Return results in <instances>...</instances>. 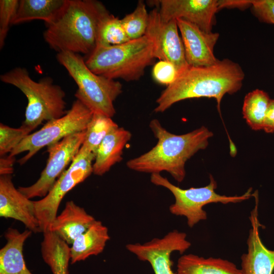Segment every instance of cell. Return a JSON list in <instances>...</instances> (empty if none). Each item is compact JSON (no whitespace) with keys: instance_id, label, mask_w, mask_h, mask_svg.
Here are the masks:
<instances>
[{"instance_id":"obj_1","label":"cell","mask_w":274,"mask_h":274,"mask_svg":"<svg viewBox=\"0 0 274 274\" xmlns=\"http://www.w3.org/2000/svg\"><path fill=\"white\" fill-rule=\"evenodd\" d=\"M245 74L240 65L229 59L202 67L189 66L179 73L176 80L161 93L156 100V113H162L174 104L186 99L215 98L220 113L224 95L238 91Z\"/></svg>"},{"instance_id":"obj_2","label":"cell","mask_w":274,"mask_h":274,"mask_svg":"<svg viewBox=\"0 0 274 274\" xmlns=\"http://www.w3.org/2000/svg\"><path fill=\"white\" fill-rule=\"evenodd\" d=\"M149 127L158 140L157 144L147 152L128 160L126 166L151 174L165 171L179 183L185 177L186 161L199 150L206 149L213 135L204 126L177 135L168 131L156 119L151 121Z\"/></svg>"},{"instance_id":"obj_3","label":"cell","mask_w":274,"mask_h":274,"mask_svg":"<svg viewBox=\"0 0 274 274\" xmlns=\"http://www.w3.org/2000/svg\"><path fill=\"white\" fill-rule=\"evenodd\" d=\"M109 13L98 1L67 0L58 18L46 25L44 39L58 53L68 51L86 56L95 48L99 24Z\"/></svg>"},{"instance_id":"obj_4","label":"cell","mask_w":274,"mask_h":274,"mask_svg":"<svg viewBox=\"0 0 274 274\" xmlns=\"http://www.w3.org/2000/svg\"><path fill=\"white\" fill-rule=\"evenodd\" d=\"M155 60L152 41L146 35L125 43L96 46L86 56L85 63L94 73L106 78L126 81L139 80L146 67Z\"/></svg>"},{"instance_id":"obj_5","label":"cell","mask_w":274,"mask_h":274,"mask_svg":"<svg viewBox=\"0 0 274 274\" xmlns=\"http://www.w3.org/2000/svg\"><path fill=\"white\" fill-rule=\"evenodd\" d=\"M1 80L18 88L27 99L23 127L32 132L44 121L59 118L66 113L65 93L46 77L34 81L24 67H17L0 76Z\"/></svg>"},{"instance_id":"obj_6","label":"cell","mask_w":274,"mask_h":274,"mask_svg":"<svg viewBox=\"0 0 274 274\" xmlns=\"http://www.w3.org/2000/svg\"><path fill=\"white\" fill-rule=\"evenodd\" d=\"M56 58L78 86L76 98L93 113L112 118L116 113L114 102L122 92L121 84L94 73L79 54L63 51Z\"/></svg>"},{"instance_id":"obj_7","label":"cell","mask_w":274,"mask_h":274,"mask_svg":"<svg viewBox=\"0 0 274 274\" xmlns=\"http://www.w3.org/2000/svg\"><path fill=\"white\" fill-rule=\"evenodd\" d=\"M150 180L153 184L163 187L172 192L175 201L169 207L170 213L176 216L185 217L190 228L194 227L200 221L207 219V213L203 209L204 206L212 203H238L253 196L252 188L239 196H226L217 193L215 192L217 183L211 175L208 185L185 189L173 184L160 174H152Z\"/></svg>"},{"instance_id":"obj_8","label":"cell","mask_w":274,"mask_h":274,"mask_svg":"<svg viewBox=\"0 0 274 274\" xmlns=\"http://www.w3.org/2000/svg\"><path fill=\"white\" fill-rule=\"evenodd\" d=\"M93 113L78 99L63 116L46 122L39 130L25 137L10 153L15 156L27 153L17 161L23 165L45 147L59 142L70 135L85 131Z\"/></svg>"},{"instance_id":"obj_9","label":"cell","mask_w":274,"mask_h":274,"mask_svg":"<svg viewBox=\"0 0 274 274\" xmlns=\"http://www.w3.org/2000/svg\"><path fill=\"white\" fill-rule=\"evenodd\" d=\"M96 155L81 147L68 167L58 178L46 196L33 201L35 214L42 232L49 230L57 216L64 196L93 173V161Z\"/></svg>"},{"instance_id":"obj_10","label":"cell","mask_w":274,"mask_h":274,"mask_svg":"<svg viewBox=\"0 0 274 274\" xmlns=\"http://www.w3.org/2000/svg\"><path fill=\"white\" fill-rule=\"evenodd\" d=\"M85 135V131L77 132L47 147L48 158L39 179L30 186L19 187L18 189L29 199L46 196L74 160Z\"/></svg>"},{"instance_id":"obj_11","label":"cell","mask_w":274,"mask_h":274,"mask_svg":"<svg viewBox=\"0 0 274 274\" xmlns=\"http://www.w3.org/2000/svg\"><path fill=\"white\" fill-rule=\"evenodd\" d=\"M149 14L145 35L153 43L155 59L172 62L180 73L189 65L186 59L184 45L178 33L176 20H163L157 8L151 11Z\"/></svg>"},{"instance_id":"obj_12","label":"cell","mask_w":274,"mask_h":274,"mask_svg":"<svg viewBox=\"0 0 274 274\" xmlns=\"http://www.w3.org/2000/svg\"><path fill=\"white\" fill-rule=\"evenodd\" d=\"M190 246L185 233L174 230L162 238H154L143 244H128L126 248L139 260L149 262L155 274H174L172 253L178 251L183 254Z\"/></svg>"},{"instance_id":"obj_13","label":"cell","mask_w":274,"mask_h":274,"mask_svg":"<svg viewBox=\"0 0 274 274\" xmlns=\"http://www.w3.org/2000/svg\"><path fill=\"white\" fill-rule=\"evenodd\" d=\"M151 3L157 6L163 20L184 19L207 32H212L215 14L220 9L218 0H159Z\"/></svg>"},{"instance_id":"obj_14","label":"cell","mask_w":274,"mask_h":274,"mask_svg":"<svg viewBox=\"0 0 274 274\" xmlns=\"http://www.w3.org/2000/svg\"><path fill=\"white\" fill-rule=\"evenodd\" d=\"M176 21L188 65L202 67L216 64L219 60L215 56L214 48L219 34L206 32L184 19H177Z\"/></svg>"},{"instance_id":"obj_15","label":"cell","mask_w":274,"mask_h":274,"mask_svg":"<svg viewBox=\"0 0 274 274\" xmlns=\"http://www.w3.org/2000/svg\"><path fill=\"white\" fill-rule=\"evenodd\" d=\"M255 205L249 217L251 228L247 244V252L241 257L242 274H272L274 270V250L267 249L263 244L259 234L261 226L258 219V196L253 194Z\"/></svg>"},{"instance_id":"obj_16","label":"cell","mask_w":274,"mask_h":274,"mask_svg":"<svg viewBox=\"0 0 274 274\" xmlns=\"http://www.w3.org/2000/svg\"><path fill=\"white\" fill-rule=\"evenodd\" d=\"M0 216L18 220L32 232H42L33 201L15 188L12 175H0Z\"/></svg>"},{"instance_id":"obj_17","label":"cell","mask_w":274,"mask_h":274,"mask_svg":"<svg viewBox=\"0 0 274 274\" xmlns=\"http://www.w3.org/2000/svg\"><path fill=\"white\" fill-rule=\"evenodd\" d=\"M96 219L73 200L65 203L64 209L57 215L49 230L55 233L68 245L86 231Z\"/></svg>"},{"instance_id":"obj_18","label":"cell","mask_w":274,"mask_h":274,"mask_svg":"<svg viewBox=\"0 0 274 274\" xmlns=\"http://www.w3.org/2000/svg\"><path fill=\"white\" fill-rule=\"evenodd\" d=\"M32 231L26 229L22 232L12 227L6 230L5 245L0 250V274H32L24 261L23 249Z\"/></svg>"},{"instance_id":"obj_19","label":"cell","mask_w":274,"mask_h":274,"mask_svg":"<svg viewBox=\"0 0 274 274\" xmlns=\"http://www.w3.org/2000/svg\"><path fill=\"white\" fill-rule=\"evenodd\" d=\"M131 133L123 127L111 131L102 140L93 164V173L102 176L122 160L123 150L131 138Z\"/></svg>"},{"instance_id":"obj_20","label":"cell","mask_w":274,"mask_h":274,"mask_svg":"<svg viewBox=\"0 0 274 274\" xmlns=\"http://www.w3.org/2000/svg\"><path fill=\"white\" fill-rule=\"evenodd\" d=\"M110 238L108 228L101 221L96 220L71 245V263L74 264L99 254L104 251Z\"/></svg>"},{"instance_id":"obj_21","label":"cell","mask_w":274,"mask_h":274,"mask_svg":"<svg viewBox=\"0 0 274 274\" xmlns=\"http://www.w3.org/2000/svg\"><path fill=\"white\" fill-rule=\"evenodd\" d=\"M177 267V274H242L241 269L228 260L193 254L181 256Z\"/></svg>"},{"instance_id":"obj_22","label":"cell","mask_w":274,"mask_h":274,"mask_svg":"<svg viewBox=\"0 0 274 274\" xmlns=\"http://www.w3.org/2000/svg\"><path fill=\"white\" fill-rule=\"evenodd\" d=\"M66 3L67 0H20L13 25L34 20L49 25L60 16Z\"/></svg>"},{"instance_id":"obj_23","label":"cell","mask_w":274,"mask_h":274,"mask_svg":"<svg viewBox=\"0 0 274 274\" xmlns=\"http://www.w3.org/2000/svg\"><path fill=\"white\" fill-rule=\"evenodd\" d=\"M41 254L53 274H68L71 249L68 245L50 230L43 232Z\"/></svg>"},{"instance_id":"obj_24","label":"cell","mask_w":274,"mask_h":274,"mask_svg":"<svg viewBox=\"0 0 274 274\" xmlns=\"http://www.w3.org/2000/svg\"><path fill=\"white\" fill-rule=\"evenodd\" d=\"M270 99L265 91L256 89L245 96L243 114L247 124L253 130L263 129Z\"/></svg>"},{"instance_id":"obj_25","label":"cell","mask_w":274,"mask_h":274,"mask_svg":"<svg viewBox=\"0 0 274 274\" xmlns=\"http://www.w3.org/2000/svg\"><path fill=\"white\" fill-rule=\"evenodd\" d=\"M118 127V124L112 118L93 113L85 130V138L82 147L96 155L104 138Z\"/></svg>"},{"instance_id":"obj_26","label":"cell","mask_w":274,"mask_h":274,"mask_svg":"<svg viewBox=\"0 0 274 274\" xmlns=\"http://www.w3.org/2000/svg\"><path fill=\"white\" fill-rule=\"evenodd\" d=\"M129 41L121 19L110 13L104 17L98 27L96 46H115Z\"/></svg>"},{"instance_id":"obj_27","label":"cell","mask_w":274,"mask_h":274,"mask_svg":"<svg viewBox=\"0 0 274 274\" xmlns=\"http://www.w3.org/2000/svg\"><path fill=\"white\" fill-rule=\"evenodd\" d=\"M149 14L145 3L139 1L134 11L121 19L122 24L129 40L139 39L146 34Z\"/></svg>"},{"instance_id":"obj_28","label":"cell","mask_w":274,"mask_h":274,"mask_svg":"<svg viewBox=\"0 0 274 274\" xmlns=\"http://www.w3.org/2000/svg\"><path fill=\"white\" fill-rule=\"evenodd\" d=\"M31 131L21 126L19 128H13L0 124V155H6L12 151L28 134Z\"/></svg>"},{"instance_id":"obj_29","label":"cell","mask_w":274,"mask_h":274,"mask_svg":"<svg viewBox=\"0 0 274 274\" xmlns=\"http://www.w3.org/2000/svg\"><path fill=\"white\" fill-rule=\"evenodd\" d=\"M19 4L18 0L0 1V48L5 44L9 28L16 16Z\"/></svg>"},{"instance_id":"obj_30","label":"cell","mask_w":274,"mask_h":274,"mask_svg":"<svg viewBox=\"0 0 274 274\" xmlns=\"http://www.w3.org/2000/svg\"><path fill=\"white\" fill-rule=\"evenodd\" d=\"M179 74L175 65L166 60H159L154 65L152 70L154 79L158 83L167 86L176 80Z\"/></svg>"},{"instance_id":"obj_31","label":"cell","mask_w":274,"mask_h":274,"mask_svg":"<svg viewBox=\"0 0 274 274\" xmlns=\"http://www.w3.org/2000/svg\"><path fill=\"white\" fill-rule=\"evenodd\" d=\"M253 14L261 22L274 24V0H251Z\"/></svg>"},{"instance_id":"obj_32","label":"cell","mask_w":274,"mask_h":274,"mask_svg":"<svg viewBox=\"0 0 274 274\" xmlns=\"http://www.w3.org/2000/svg\"><path fill=\"white\" fill-rule=\"evenodd\" d=\"M263 129L267 133L274 132V99L269 101Z\"/></svg>"},{"instance_id":"obj_33","label":"cell","mask_w":274,"mask_h":274,"mask_svg":"<svg viewBox=\"0 0 274 274\" xmlns=\"http://www.w3.org/2000/svg\"><path fill=\"white\" fill-rule=\"evenodd\" d=\"M15 157L10 155L1 156L0 175H12L14 172Z\"/></svg>"}]
</instances>
